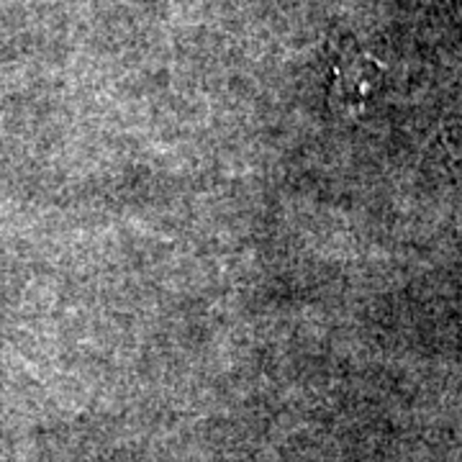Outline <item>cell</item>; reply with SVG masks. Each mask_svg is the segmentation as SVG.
<instances>
[{
	"instance_id": "2",
	"label": "cell",
	"mask_w": 462,
	"mask_h": 462,
	"mask_svg": "<svg viewBox=\"0 0 462 462\" xmlns=\"http://www.w3.org/2000/svg\"><path fill=\"white\" fill-rule=\"evenodd\" d=\"M442 139H445V147L449 149V154L462 162V114L447 124L445 136H442Z\"/></svg>"
},
{
	"instance_id": "3",
	"label": "cell",
	"mask_w": 462,
	"mask_h": 462,
	"mask_svg": "<svg viewBox=\"0 0 462 462\" xmlns=\"http://www.w3.org/2000/svg\"><path fill=\"white\" fill-rule=\"evenodd\" d=\"M455 3H457V8H460V11H462V0H455Z\"/></svg>"
},
{
	"instance_id": "1",
	"label": "cell",
	"mask_w": 462,
	"mask_h": 462,
	"mask_svg": "<svg viewBox=\"0 0 462 462\" xmlns=\"http://www.w3.org/2000/svg\"><path fill=\"white\" fill-rule=\"evenodd\" d=\"M383 88V65L370 54H352L337 69L331 98L346 116H360L373 106Z\"/></svg>"
}]
</instances>
